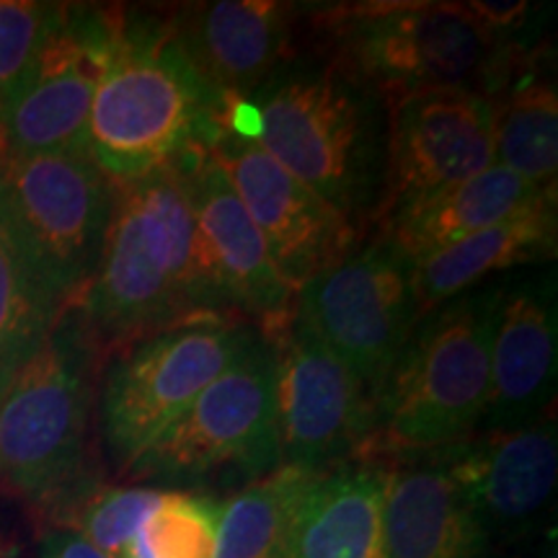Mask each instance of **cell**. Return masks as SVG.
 Segmentation results:
<instances>
[{"label":"cell","instance_id":"obj_1","mask_svg":"<svg viewBox=\"0 0 558 558\" xmlns=\"http://www.w3.org/2000/svg\"><path fill=\"white\" fill-rule=\"evenodd\" d=\"M222 132L226 96L194 68L169 13L117 11L88 117L96 166L120 184L199 156Z\"/></svg>","mask_w":558,"mask_h":558},{"label":"cell","instance_id":"obj_2","mask_svg":"<svg viewBox=\"0 0 558 558\" xmlns=\"http://www.w3.org/2000/svg\"><path fill=\"white\" fill-rule=\"evenodd\" d=\"M75 308L107 352L181 320L215 316L199 279L184 163L114 181L99 267Z\"/></svg>","mask_w":558,"mask_h":558},{"label":"cell","instance_id":"obj_3","mask_svg":"<svg viewBox=\"0 0 558 558\" xmlns=\"http://www.w3.org/2000/svg\"><path fill=\"white\" fill-rule=\"evenodd\" d=\"M505 288H473L416 324L373 396L365 460L448 450L471 439L488 401V357Z\"/></svg>","mask_w":558,"mask_h":558},{"label":"cell","instance_id":"obj_4","mask_svg":"<svg viewBox=\"0 0 558 558\" xmlns=\"http://www.w3.org/2000/svg\"><path fill=\"white\" fill-rule=\"evenodd\" d=\"M248 101L259 117L254 143L284 171L352 226L378 207L386 137L373 88L329 60L290 73L279 68Z\"/></svg>","mask_w":558,"mask_h":558},{"label":"cell","instance_id":"obj_5","mask_svg":"<svg viewBox=\"0 0 558 558\" xmlns=\"http://www.w3.org/2000/svg\"><path fill=\"white\" fill-rule=\"evenodd\" d=\"M99 344L70 305L34 357L0 393V488L45 514L96 484L88 418Z\"/></svg>","mask_w":558,"mask_h":558},{"label":"cell","instance_id":"obj_6","mask_svg":"<svg viewBox=\"0 0 558 558\" xmlns=\"http://www.w3.org/2000/svg\"><path fill=\"white\" fill-rule=\"evenodd\" d=\"M337 60L383 101L418 90L499 99L527 50L505 45L465 3H362L329 13Z\"/></svg>","mask_w":558,"mask_h":558},{"label":"cell","instance_id":"obj_7","mask_svg":"<svg viewBox=\"0 0 558 558\" xmlns=\"http://www.w3.org/2000/svg\"><path fill=\"white\" fill-rule=\"evenodd\" d=\"M111 205L114 181L88 150L0 153V233L62 308L86 295Z\"/></svg>","mask_w":558,"mask_h":558},{"label":"cell","instance_id":"obj_8","mask_svg":"<svg viewBox=\"0 0 558 558\" xmlns=\"http://www.w3.org/2000/svg\"><path fill=\"white\" fill-rule=\"evenodd\" d=\"M256 337L246 320L199 316L122 347L101 388L104 439L120 469L128 473Z\"/></svg>","mask_w":558,"mask_h":558},{"label":"cell","instance_id":"obj_9","mask_svg":"<svg viewBox=\"0 0 558 558\" xmlns=\"http://www.w3.org/2000/svg\"><path fill=\"white\" fill-rule=\"evenodd\" d=\"M277 465L275 347L259 331L128 473L197 484L228 469L262 478Z\"/></svg>","mask_w":558,"mask_h":558},{"label":"cell","instance_id":"obj_10","mask_svg":"<svg viewBox=\"0 0 558 558\" xmlns=\"http://www.w3.org/2000/svg\"><path fill=\"white\" fill-rule=\"evenodd\" d=\"M295 313L375 396L422 320L414 267L383 241L354 246L300 284Z\"/></svg>","mask_w":558,"mask_h":558},{"label":"cell","instance_id":"obj_11","mask_svg":"<svg viewBox=\"0 0 558 558\" xmlns=\"http://www.w3.org/2000/svg\"><path fill=\"white\" fill-rule=\"evenodd\" d=\"M264 337L275 347L279 465L329 473L365 460L375 429L369 390L298 313Z\"/></svg>","mask_w":558,"mask_h":558},{"label":"cell","instance_id":"obj_12","mask_svg":"<svg viewBox=\"0 0 558 558\" xmlns=\"http://www.w3.org/2000/svg\"><path fill=\"white\" fill-rule=\"evenodd\" d=\"M497 163V104L471 90H418L388 101L375 218Z\"/></svg>","mask_w":558,"mask_h":558},{"label":"cell","instance_id":"obj_13","mask_svg":"<svg viewBox=\"0 0 558 558\" xmlns=\"http://www.w3.org/2000/svg\"><path fill=\"white\" fill-rule=\"evenodd\" d=\"M117 11L58 5L34 73L0 111V153L88 150V117L109 60Z\"/></svg>","mask_w":558,"mask_h":558},{"label":"cell","instance_id":"obj_14","mask_svg":"<svg viewBox=\"0 0 558 558\" xmlns=\"http://www.w3.org/2000/svg\"><path fill=\"white\" fill-rule=\"evenodd\" d=\"M181 163L190 179L197 267L209 313L246 320L262 333L282 329L295 313V290L277 271L259 228L209 150Z\"/></svg>","mask_w":558,"mask_h":558},{"label":"cell","instance_id":"obj_15","mask_svg":"<svg viewBox=\"0 0 558 558\" xmlns=\"http://www.w3.org/2000/svg\"><path fill=\"white\" fill-rule=\"evenodd\" d=\"M209 158L259 228L271 262L292 290L357 246V228L254 140L226 130Z\"/></svg>","mask_w":558,"mask_h":558},{"label":"cell","instance_id":"obj_16","mask_svg":"<svg viewBox=\"0 0 558 558\" xmlns=\"http://www.w3.org/2000/svg\"><path fill=\"white\" fill-rule=\"evenodd\" d=\"M556 331L554 275L505 288L488 357L484 432L527 427L554 411Z\"/></svg>","mask_w":558,"mask_h":558},{"label":"cell","instance_id":"obj_17","mask_svg":"<svg viewBox=\"0 0 558 558\" xmlns=\"http://www.w3.org/2000/svg\"><path fill=\"white\" fill-rule=\"evenodd\" d=\"M445 456L469 494L486 535L527 530L546 512L556 492L558 437L554 411L520 429L481 432L478 437L448 448Z\"/></svg>","mask_w":558,"mask_h":558},{"label":"cell","instance_id":"obj_18","mask_svg":"<svg viewBox=\"0 0 558 558\" xmlns=\"http://www.w3.org/2000/svg\"><path fill=\"white\" fill-rule=\"evenodd\" d=\"M181 45L222 96L248 99L290 54L295 5L275 0H218L171 11Z\"/></svg>","mask_w":558,"mask_h":558},{"label":"cell","instance_id":"obj_19","mask_svg":"<svg viewBox=\"0 0 558 558\" xmlns=\"http://www.w3.org/2000/svg\"><path fill=\"white\" fill-rule=\"evenodd\" d=\"M556 205V190L525 181L494 163L476 177L418 197L380 222V241L416 267L437 251L514 215Z\"/></svg>","mask_w":558,"mask_h":558},{"label":"cell","instance_id":"obj_20","mask_svg":"<svg viewBox=\"0 0 558 558\" xmlns=\"http://www.w3.org/2000/svg\"><path fill=\"white\" fill-rule=\"evenodd\" d=\"M386 558H484L488 535L448 456L388 469Z\"/></svg>","mask_w":558,"mask_h":558},{"label":"cell","instance_id":"obj_21","mask_svg":"<svg viewBox=\"0 0 558 558\" xmlns=\"http://www.w3.org/2000/svg\"><path fill=\"white\" fill-rule=\"evenodd\" d=\"M388 469L357 460L318 476L295 520L288 558H386Z\"/></svg>","mask_w":558,"mask_h":558},{"label":"cell","instance_id":"obj_22","mask_svg":"<svg viewBox=\"0 0 558 558\" xmlns=\"http://www.w3.org/2000/svg\"><path fill=\"white\" fill-rule=\"evenodd\" d=\"M556 256V205L514 215L437 251L414 267L418 316L478 288L486 277Z\"/></svg>","mask_w":558,"mask_h":558},{"label":"cell","instance_id":"obj_23","mask_svg":"<svg viewBox=\"0 0 558 558\" xmlns=\"http://www.w3.org/2000/svg\"><path fill=\"white\" fill-rule=\"evenodd\" d=\"M324 473L277 465L222 505L218 558H288L305 494Z\"/></svg>","mask_w":558,"mask_h":558},{"label":"cell","instance_id":"obj_24","mask_svg":"<svg viewBox=\"0 0 558 558\" xmlns=\"http://www.w3.org/2000/svg\"><path fill=\"white\" fill-rule=\"evenodd\" d=\"M497 104V163L525 181L556 190L558 96L543 75L509 83Z\"/></svg>","mask_w":558,"mask_h":558},{"label":"cell","instance_id":"obj_25","mask_svg":"<svg viewBox=\"0 0 558 558\" xmlns=\"http://www.w3.org/2000/svg\"><path fill=\"white\" fill-rule=\"evenodd\" d=\"M62 311L0 233V393L39 352Z\"/></svg>","mask_w":558,"mask_h":558},{"label":"cell","instance_id":"obj_26","mask_svg":"<svg viewBox=\"0 0 558 558\" xmlns=\"http://www.w3.org/2000/svg\"><path fill=\"white\" fill-rule=\"evenodd\" d=\"M163 492L145 486L94 484L73 501L52 512L47 522L54 530H70L109 558H120L143 522L158 507Z\"/></svg>","mask_w":558,"mask_h":558},{"label":"cell","instance_id":"obj_27","mask_svg":"<svg viewBox=\"0 0 558 558\" xmlns=\"http://www.w3.org/2000/svg\"><path fill=\"white\" fill-rule=\"evenodd\" d=\"M222 505L190 492H163L120 558H218Z\"/></svg>","mask_w":558,"mask_h":558},{"label":"cell","instance_id":"obj_28","mask_svg":"<svg viewBox=\"0 0 558 558\" xmlns=\"http://www.w3.org/2000/svg\"><path fill=\"white\" fill-rule=\"evenodd\" d=\"M60 3L0 0V111L21 94L50 37Z\"/></svg>","mask_w":558,"mask_h":558},{"label":"cell","instance_id":"obj_29","mask_svg":"<svg viewBox=\"0 0 558 558\" xmlns=\"http://www.w3.org/2000/svg\"><path fill=\"white\" fill-rule=\"evenodd\" d=\"M39 558H109L70 530H50L41 541Z\"/></svg>","mask_w":558,"mask_h":558},{"label":"cell","instance_id":"obj_30","mask_svg":"<svg viewBox=\"0 0 558 558\" xmlns=\"http://www.w3.org/2000/svg\"><path fill=\"white\" fill-rule=\"evenodd\" d=\"M0 558H24V546L19 535L0 520Z\"/></svg>","mask_w":558,"mask_h":558},{"label":"cell","instance_id":"obj_31","mask_svg":"<svg viewBox=\"0 0 558 558\" xmlns=\"http://www.w3.org/2000/svg\"><path fill=\"white\" fill-rule=\"evenodd\" d=\"M543 558H556V548H554V546H550V548L546 550V554H543Z\"/></svg>","mask_w":558,"mask_h":558}]
</instances>
